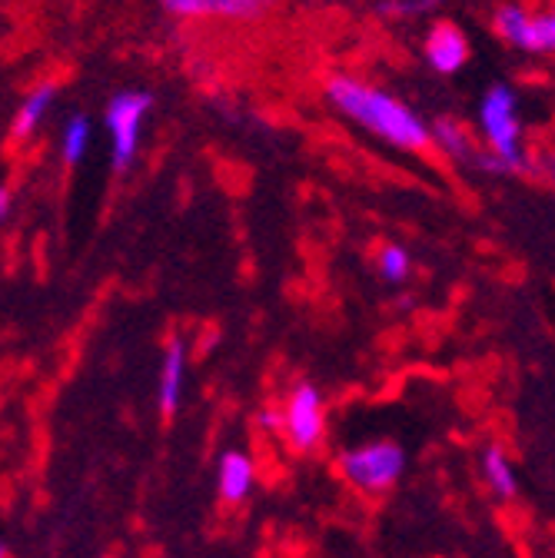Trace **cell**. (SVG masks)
<instances>
[{"label": "cell", "instance_id": "cell-1", "mask_svg": "<svg viewBox=\"0 0 555 558\" xmlns=\"http://www.w3.org/2000/svg\"><path fill=\"white\" fill-rule=\"evenodd\" d=\"M326 97L340 114H346L360 127L373 130L386 143L403 147V150H426L432 143V130L406 103H400L396 97H390L379 87L360 84L353 77H332L326 84Z\"/></svg>", "mask_w": 555, "mask_h": 558}, {"label": "cell", "instance_id": "cell-2", "mask_svg": "<svg viewBox=\"0 0 555 558\" xmlns=\"http://www.w3.org/2000/svg\"><path fill=\"white\" fill-rule=\"evenodd\" d=\"M482 130L492 143V153L509 166V174L526 170V153L519 147V117H516V97L509 87H492L482 100Z\"/></svg>", "mask_w": 555, "mask_h": 558}, {"label": "cell", "instance_id": "cell-3", "mask_svg": "<svg viewBox=\"0 0 555 558\" xmlns=\"http://www.w3.org/2000/svg\"><path fill=\"white\" fill-rule=\"evenodd\" d=\"M403 469H406V456L396 442H369V445H360V449L346 453V459H343L346 479L366 492H382V489L396 485Z\"/></svg>", "mask_w": 555, "mask_h": 558}, {"label": "cell", "instance_id": "cell-4", "mask_svg": "<svg viewBox=\"0 0 555 558\" xmlns=\"http://www.w3.org/2000/svg\"><path fill=\"white\" fill-rule=\"evenodd\" d=\"M150 106H153V97L147 90H124L106 106V127L114 134V170L117 174H124L137 156L140 124Z\"/></svg>", "mask_w": 555, "mask_h": 558}, {"label": "cell", "instance_id": "cell-5", "mask_svg": "<svg viewBox=\"0 0 555 558\" xmlns=\"http://www.w3.org/2000/svg\"><path fill=\"white\" fill-rule=\"evenodd\" d=\"M287 435L297 449H313L323 435V400L313 385H300L287 406Z\"/></svg>", "mask_w": 555, "mask_h": 558}, {"label": "cell", "instance_id": "cell-6", "mask_svg": "<svg viewBox=\"0 0 555 558\" xmlns=\"http://www.w3.org/2000/svg\"><path fill=\"white\" fill-rule=\"evenodd\" d=\"M426 61L436 74H456L469 61V43L453 24H439L426 37Z\"/></svg>", "mask_w": 555, "mask_h": 558}, {"label": "cell", "instance_id": "cell-7", "mask_svg": "<svg viewBox=\"0 0 555 558\" xmlns=\"http://www.w3.org/2000/svg\"><path fill=\"white\" fill-rule=\"evenodd\" d=\"M273 0H163V8L177 17H256Z\"/></svg>", "mask_w": 555, "mask_h": 558}, {"label": "cell", "instance_id": "cell-8", "mask_svg": "<svg viewBox=\"0 0 555 558\" xmlns=\"http://www.w3.org/2000/svg\"><path fill=\"white\" fill-rule=\"evenodd\" d=\"M184 343H171L166 346V359H163V376H160V409L171 416L180 406V389H184Z\"/></svg>", "mask_w": 555, "mask_h": 558}, {"label": "cell", "instance_id": "cell-9", "mask_svg": "<svg viewBox=\"0 0 555 558\" xmlns=\"http://www.w3.org/2000/svg\"><path fill=\"white\" fill-rule=\"evenodd\" d=\"M253 485V462L243 453H227L219 462V492L227 502H243Z\"/></svg>", "mask_w": 555, "mask_h": 558}, {"label": "cell", "instance_id": "cell-10", "mask_svg": "<svg viewBox=\"0 0 555 558\" xmlns=\"http://www.w3.org/2000/svg\"><path fill=\"white\" fill-rule=\"evenodd\" d=\"M53 97H58V87H53V84H47V87L34 90V93L21 103L11 134H14V137H30V134L37 130V124L43 121V114H47V106L53 103Z\"/></svg>", "mask_w": 555, "mask_h": 558}, {"label": "cell", "instance_id": "cell-11", "mask_svg": "<svg viewBox=\"0 0 555 558\" xmlns=\"http://www.w3.org/2000/svg\"><path fill=\"white\" fill-rule=\"evenodd\" d=\"M495 30L503 34L513 47L529 50V34H532V14H526L519 4H506L495 11Z\"/></svg>", "mask_w": 555, "mask_h": 558}, {"label": "cell", "instance_id": "cell-12", "mask_svg": "<svg viewBox=\"0 0 555 558\" xmlns=\"http://www.w3.org/2000/svg\"><path fill=\"white\" fill-rule=\"evenodd\" d=\"M432 140L442 147V153L446 156H453V160H476V150H472V140H469V134L456 124V121H439L436 127H432Z\"/></svg>", "mask_w": 555, "mask_h": 558}, {"label": "cell", "instance_id": "cell-13", "mask_svg": "<svg viewBox=\"0 0 555 558\" xmlns=\"http://www.w3.org/2000/svg\"><path fill=\"white\" fill-rule=\"evenodd\" d=\"M485 479H489V485L499 495H503V498H513L516 495V472H513L509 459L503 456V449H499V445L485 449Z\"/></svg>", "mask_w": 555, "mask_h": 558}, {"label": "cell", "instance_id": "cell-14", "mask_svg": "<svg viewBox=\"0 0 555 558\" xmlns=\"http://www.w3.org/2000/svg\"><path fill=\"white\" fill-rule=\"evenodd\" d=\"M87 143H90V121L87 117H71L67 127H64V160L74 166L84 160L87 153Z\"/></svg>", "mask_w": 555, "mask_h": 558}, {"label": "cell", "instance_id": "cell-15", "mask_svg": "<svg viewBox=\"0 0 555 558\" xmlns=\"http://www.w3.org/2000/svg\"><path fill=\"white\" fill-rule=\"evenodd\" d=\"M379 272L390 279V283H403V279L409 276V256L403 246H386L379 253Z\"/></svg>", "mask_w": 555, "mask_h": 558}, {"label": "cell", "instance_id": "cell-16", "mask_svg": "<svg viewBox=\"0 0 555 558\" xmlns=\"http://www.w3.org/2000/svg\"><path fill=\"white\" fill-rule=\"evenodd\" d=\"M529 50H555V14L532 17Z\"/></svg>", "mask_w": 555, "mask_h": 558}, {"label": "cell", "instance_id": "cell-17", "mask_svg": "<svg viewBox=\"0 0 555 558\" xmlns=\"http://www.w3.org/2000/svg\"><path fill=\"white\" fill-rule=\"evenodd\" d=\"M439 0H386V4H379V14L386 17H416L429 8H436Z\"/></svg>", "mask_w": 555, "mask_h": 558}, {"label": "cell", "instance_id": "cell-18", "mask_svg": "<svg viewBox=\"0 0 555 558\" xmlns=\"http://www.w3.org/2000/svg\"><path fill=\"white\" fill-rule=\"evenodd\" d=\"M260 426H266V429L287 426V416H280V413H276V409H263V413H260Z\"/></svg>", "mask_w": 555, "mask_h": 558}, {"label": "cell", "instance_id": "cell-19", "mask_svg": "<svg viewBox=\"0 0 555 558\" xmlns=\"http://www.w3.org/2000/svg\"><path fill=\"white\" fill-rule=\"evenodd\" d=\"M0 216H11V190H4V193H0Z\"/></svg>", "mask_w": 555, "mask_h": 558}, {"label": "cell", "instance_id": "cell-20", "mask_svg": "<svg viewBox=\"0 0 555 558\" xmlns=\"http://www.w3.org/2000/svg\"><path fill=\"white\" fill-rule=\"evenodd\" d=\"M542 166H545V174H548V177L555 180V153H548V156L542 160Z\"/></svg>", "mask_w": 555, "mask_h": 558}, {"label": "cell", "instance_id": "cell-21", "mask_svg": "<svg viewBox=\"0 0 555 558\" xmlns=\"http://www.w3.org/2000/svg\"><path fill=\"white\" fill-rule=\"evenodd\" d=\"M552 14H555V11H552Z\"/></svg>", "mask_w": 555, "mask_h": 558}]
</instances>
